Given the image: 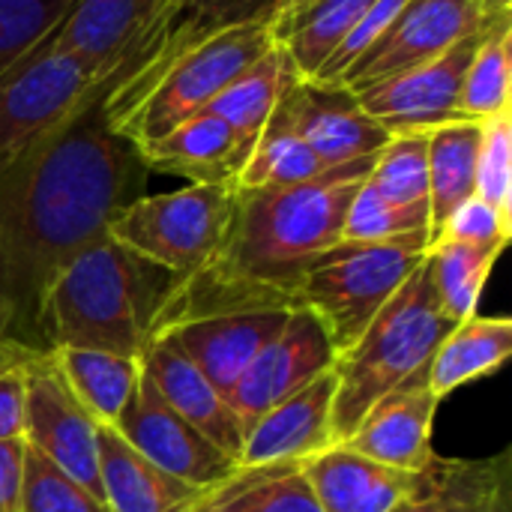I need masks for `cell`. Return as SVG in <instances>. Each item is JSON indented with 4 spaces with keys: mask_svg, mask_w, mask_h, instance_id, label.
Here are the masks:
<instances>
[{
    "mask_svg": "<svg viewBox=\"0 0 512 512\" xmlns=\"http://www.w3.org/2000/svg\"><path fill=\"white\" fill-rule=\"evenodd\" d=\"M24 438L0 441V512L21 510V486H24Z\"/></svg>",
    "mask_w": 512,
    "mask_h": 512,
    "instance_id": "obj_41",
    "label": "cell"
},
{
    "mask_svg": "<svg viewBox=\"0 0 512 512\" xmlns=\"http://www.w3.org/2000/svg\"><path fill=\"white\" fill-rule=\"evenodd\" d=\"M477 198L512 222V111L480 123Z\"/></svg>",
    "mask_w": 512,
    "mask_h": 512,
    "instance_id": "obj_37",
    "label": "cell"
},
{
    "mask_svg": "<svg viewBox=\"0 0 512 512\" xmlns=\"http://www.w3.org/2000/svg\"><path fill=\"white\" fill-rule=\"evenodd\" d=\"M99 480L111 512H192L204 495L147 462L111 426H99Z\"/></svg>",
    "mask_w": 512,
    "mask_h": 512,
    "instance_id": "obj_22",
    "label": "cell"
},
{
    "mask_svg": "<svg viewBox=\"0 0 512 512\" xmlns=\"http://www.w3.org/2000/svg\"><path fill=\"white\" fill-rule=\"evenodd\" d=\"M426 252V237L387 243L339 240L306 267L297 306H306L321 318L342 357L423 264Z\"/></svg>",
    "mask_w": 512,
    "mask_h": 512,
    "instance_id": "obj_5",
    "label": "cell"
},
{
    "mask_svg": "<svg viewBox=\"0 0 512 512\" xmlns=\"http://www.w3.org/2000/svg\"><path fill=\"white\" fill-rule=\"evenodd\" d=\"M480 123L453 120L429 129V243L450 213L477 195Z\"/></svg>",
    "mask_w": 512,
    "mask_h": 512,
    "instance_id": "obj_25",
    "label": "cell"
},
{
    "mask_svg": "<svg viewBox=\"0 0 512 512\" xmlns=\"http://www.w3.org/2000/svg\"><path fill=\"white\" fill-rule=\"evenodd\" d=\"M408 6V0H375L372 6H369V12L360 18V24L351 30V36L336 48V54L327 60V66L318 72V78H312V81H324V84H333L396 18H399V12Z\"/></svg>",
    "mask_w": 512,
    "mask_h": 512,
    "instance_id": "obj_39",
    "label": "cell"
},
{
    "mask_svg": "<svg viewBox=\"0 0 512 512\" xmlns=\"http://www.w3.org/2000/svg\"><path fill=\"white\" fill-rule=\"evenodd\" d=\"M276 45L273 24L252 21L207 36L141 72L123 78L105 93L111 126L138 150L201 114L246 66Z\"/></svg>",
    "mask_w": 512,
    "mask_h": 512,
    "instance_id": "obj_3",
    "label": "cell"
},
{
    "mask_svg": "<svg viewBox=\"0 0 512 512\" xmlns=\"http://www.w3.org/2000/svg\"><path fill=\"white\" fill-rule=\"evenodd\" d=\"M330 171L312 147L294 132V126L273 108L264 132L258 135L243 171L237 174V189H261V186H294L321 177Z\"/></svg>",
    "mask_w": 512,
    "mask_h": 512,
    "instance_id": "obj_30",
    "label": "cell"
},
{
    "mask_svg": "<svg viewBox=\"0 0 512 512\" xmlns=\"http://www.w3.org/2000/svg\"><path fill=\"white\" fill-rule=\"evenodd\" d=\"M51 357L69 390L81 399L93 420L102 426H114L135 393L141 360L90 348H51Z\"/></svg>",
    "mask_w": 512,
    "mask_h": 512,
    "instance_id": "obj_27",
    "label": "cell"
},
{
    "mask_svg": "<svg viewBox=\"0 0 512 512\" xmlns=\"http://www.w3.org/2000/svg\"><path fill=\"white\" fill-rule=\"evenodd\" d=\"M456 321L444 312L432 282L429 258L387 300L351 351L336 360L333 444H345L369 408L408 375L429 366Z\"/></svg>",
    "mask_w": 512,
    "mask_h": 512,
    "instance_id": "obj_4",
    "label": "cell"
},
{
    "mask_svg": "<svg viewBox=\"0 0 512 512\" xmlns=\"http://www.w3.org/2000/svg\"><path fill=\"white\" fill-rule=\"evenodd\" d=\"M162 0H72L48 45L108 84L138 51Z\"/></svg>",
    "mask_w": 512,
    "mask_h": 512,
    "instance_id": "obj_14",
    "label": "cell"
},
{
    "mask_svg": "<svg viewBox=\"0 0 512 512\" xmlns=\"http://www.w3.org/2000/svg\"><path fill=\"white\" fill-rule=\"evenodd\" d=\"M294 81H300V78H297L285 48L276 42L252 66H246L237 78H231L225 84V90L216 93V99L201 114L222 117L237 132L243 147L252 153L258 135L264 132V126L273 114V108L279 105L282 93Z\"/></svg>",
    "mask_w": 512,
    "mask_h": 512,
    "instance_id": "obj_24",
    "label": "cell"
},
{
    "mask_svg": "<svg viewBox=\"0 0 512 512\" xmlns=\"http://www.w3.org/2000/svg\"><path fill=\"white\" fill-rule=\"evenodd\" d=\"M411 237L429 240V207L396 204L384 198L369 180H363L348 204L342 240L387 243V240H411Z\"/></svg>",
    "mask_w": 512,
    "mask_h": 512,
    "instance_id": "obj_34",
    "label": "cell"
},
{
    "mask_svg": "<svg viewBox=\"0 0 512 512\" xmlns=\"http://www.w3.org/2000/svg\"><path fill=\"white\" fill-rule=\"evenodd\" d=\"M18 512H111V507L27 444Z\"/></svg>",
    "mask_w": 512,
    "mask_h": 512,
    "instance_id": "obj_35",
    "label": "cell"
},
{
    "mask_svg": "<svg viewBox=\"0 0 512 512\" xmlns=\"http://www.w3.org/2000/svg\"><path fill=\"white\" fill-rule=\"evenodd\" d=\"M99 426L69 390L51 351L33 354L24 363V441L105 501L99 480Z\"/></svg>",
    "mask_w": 512,
    "mask_h": 512,
    "instance_id": "obj_8",
    "label": "cell"
},
{
    "mask_svg": "<svg viewBox=\"0 0 512 512\" xmlns=\"http://www.w3.org/2000/svg\"><path fill=\"white\" fill-rule=\"evenodd\" d=\"M141 156L150 171L177 174L189 183L234 186L249 150L222 117L195 114L153 144L141 147Z\"/></svg>",
    "mask_w": 512,
    "mask_h": 512,
    "instance_id": "obj_21",
    "label": "cell"
},
{
    "mask_svg": "<svg viewBox=\"0 0 512 512\" xmlns=\"http://www.w3.org/2000/svg\"><path fill=\"white\" fill-rule=\"evenodd\" d=\"M231 201L234 186L210 183L141 195L111 219L108 237L180 279L195 273L216 252L231 216Z\"/></svg>",
    "mask_w": 512,
    "mask_h": 512,
    "instance_id": "obj_6",
    "label": "cell"
},
{
    "mask_svg": "<svg viewBox=\"0 0 512 512\" xmlns=\"http://www.w3.org/2000/svg\"><path fill=\"white\" fill-rule=\"evenodd\" d=\"M174 276L108 234L75 255L42 303V339L51 348H90L141 357Z\"/></svg>",
    "mask_w": 512,
    "mask_h": 512,
    "instance_id": "obj_2",
    "label": "cell"
},
{
    "mask_svg": "<svg viewBox=\"0 0 512 512\" xmlns=\"http://www.w3.org/2000/svg\"><path fill=\"white\" fill-rule=\"evenodd\" d=\"M492 21L477 0H408L399 18L333 84L351 93L381 84L441 57L456 42L483 33Z\"/></svg>",
    "mask_w": 512,
    "mask_h": 512,
    "instance_id": "obj_9",
    "label": "cell"
},
{
    "mask_svg": "<svg viewBox=\"0 0 512 512\" xmlns=\"http://www.w3.org/2000/svg\"><path fill=\"white\" fill-rule=\"evenodd\" d=\"M312 3H315V0H282V3H279V15H276V21H273V33H276L282 24H288L294 15H300L303 9H309Z\"/></svg>",
    "mask_w": 512,
    "mask_h": 512,
    "instance_id": "obj_43",
    "label": "cell"
},
{
    "mask_svg": "<svg viewBox=\"0 0 512 512\" xmlns=\"http://www.w3.org/2000/svg\"><path fill=\"white\" fill-rule=\"evenodd\" d=\"M512 354L510 318L471 315L459 321L429 360V387L438 399H447L459 387L495 375Z\"/></svg>",
    "mask_w": 512,
    "mask_h": 512,
    "instance_id": "obj_23",
    "label": "cell"
},
{
    "mask_svg": "<svg viewBox=\"0 0 512 512\" xmlns=\"http://www.w3.org/2000/svg\"><path fill=\"white\" fill-rule=\"evenodd\" d=\"M477 512H512V447L501 450V468Z\"/></svg>",
    "mask_w": 512,
    "mask_h": 512,
    "instance_id": "obj_42",
    "label": "cell"
},
{
    "mask_svg": "<svg viewBox=\"0 0 512 512\" xmlns=\"http://www.w3.org/2000/svg\"><path fill=\"white\" fill-rule=\"evenodd\" d=\"M279 3L282 0H162L138 51L120 69V75L114 81H108L105 87L111 90L114 84L141 72L144 66H153V63L189 48L207 36H216L222 30L252 24V21L273 24L279 15Z\"/></svg>",
    "mask_w": 512,
    "mask_h": 512,
    "instance_id": "obj_20",
    "label": "cell"
},
{
    "mask_svg": "<svg viewBox=\"0 0 512 512\" xmlns=\"http://www.w3.org/2000/svg\"><path fill=\"white\" fill-rule=\"evenodd\" d=\"M366 180L396 204L429 207V132L390 135Z\"/></svg>",
    "mask_w": 512,
    "mask_h": 512,
    "instance_id": "obj_33",
    "label": "cell"
},
{
    "mask_svg": "<svg viewBox=\"0 0 512 512\" xmlns=\"http://www.w3.org/2000/svg\"><path fill=\"white\" fill-rule=\"evenodd\" d=\"M141 366L150 372L162 399L207 441L225 450L240 462L243 453V423L231 402L201 375V369L189 360V354L177 345L171 333L153 336L141 351Z\"/></svg>",
    "mask_w": 512,
    "mask_h": 512,
    "instance_id": "obj_17",
    "label": "cell"
},
{
    "mask_svg": "<svg viewBox=\"0 0 512 512\" xmlns=\"http://www.w3.org/2000/svg\"><path fill=\"white\" fill-rule=\"evenodd\" d=\"M24 438V363L0 369V441Z\"/></svg>",
    "mask_w": 512,
    "mask_h": 512,
    "instance_id": "obj_40",
    "label": "cell"
},
{
    "mask_svg": "<svg viewBox=\"0 0 512 512\" xmlns=\"http://www.w3.org/2000/svg\"><path fill=\"white\" fill-rule=\"evenodd\" d=\"M333 399H336V366L276 402L255 423L246 426L240 465H300L321 450L333 447Z\"/></svg>",
    "mask_w": 512,
    "mask_h": 512,
    "instance_id": "obj_16",
    "label": "cell"
},
{
    "mask_svg": "<svg viewBox=\"0 0 512 512\" xmlns=\"http://www.w3.org/2000/svg\"><path fill=\"white\" fill-rule=\"evenodd\" d=\"M501 252H504L501 246H483L465 240H435L429 246L426 258H429L435 291L441 297L444 312L456 324L477 315L480 294Z\"/></svg>",
    "mask_w": 512,
    "mask_h": 512,
    "instance_id": "obj_31",
    "label": "cell"
},
{
    "mask_svg": "<svg viewBox=\"0 0 512 512\" xmlns=\"http://www.w3.org/2000/svg\"><path fill=\"white\" fill-rule=\"evenodd\" d=\"M99 87L72 57L39 42L0 75V174Z\"/></svg>",
    "mask_w": 512,
    "mask_h": 512,
    "instance_id": "obj_7",
    "label": "cell"
},
{
    "mask_svg": "<svg viewBox=\"0 0 512 512\" xmlns=\"http://www.w3.org/2000/svg\"><path fill=\"white\" fill-rule=\"evenodd\" d=\"M438 405L441 399L429 387V366H423L369 408L345 447L381 465L420 474L435 456L432 423Z\"/></svg>",
    "mask_w": 512,
    "mask_h": 512,
    "instance_id": "obj_15",
    "label": "cell"
},
{
    "mask_svg": "<svg viewBox=\"0 0 512 512\" xmlns=\"http://www.w3.org/2000/svg\"><path fill=\"white\" fill-rule=\"evenodd\" d=\"M291 309L267 312H231L168 330L201 375L228 399L258 351L282 330Z\"/></svg>",
    "mask_w": 512,
    "mask_h": 512,
    "instance_id": "obj_19",
    "label": "cell"
},
{
    "mask_svg": "<svg viewBox=\"0 0 512 512\" xmlns=\"http://www.w3.org/2000/svg\"><path fill=\"white\" fill-rule=\"evenodd\" d=\"M512 15L495 18L465 69L459 90V117L486 123L512 111Z\"/></svg>",
    "mask_w": 512,
    "mask_h": 512,
    "instance_id": "obj_29",
    "label": "cell"
},
{
    "mask_svg": "<svg viewBox=\"0 0 512 512\" xmlns=\"http://www.w3.org/2000/svg\"><path fill=\"white\" fill-rule=\"evenodd\" d=\"M498 468L501 453L483 462L432 456L420 489L390 512H477L495 483Z\"/></svg>",
    "mask_w": 512,
    "mask_h": 512,
    "instance_id": "obj_32",
    "label": "cell"
},
{
    "mask_svg": "<svg viewBox=\"0 0 512 512\" xmlns=\"http://www.w3.org/2000/svg\"><path fill=\"white\" fill-rule=\"evenodd\" d=\"M336 360L339 351L321 318L306 306H294L282 330L249 363L228 402L246 429L276 402L294 396L297 390L330 372Z\"/></svg>",
    "mask_w": 512,
    "mask_h": 512,
    "instance_id": "obj_11",
    "label": "cell"
},
{
    "mask_svg": "<svg viewBox=\"0 0 512 512\" xmlns=\"http://www.w3.org/2000/svg\"><path fill=\"white\" fill-rule=\"evenodd\" d=\"M111 429L147 462L198 489L219 486L240 468L237 459H231L225 450L207 441L162 399L159 387L153 384L144 366L132 399L126 402L123 414Z\"/></svg>",
    "mask_w": 512,
    "mask_h": 512,
    "instance_id": "obj_10",
    "label": "cell"
},
{
    "mask_svg": "<svg viewBox=\"0 0 512 512\" xmlns=\"http://www.w3.org/2000/svg\"><path fill=\"white\" fill-rule=\"evenodd\" d=\"M372 3L375 0H315L276 30V42L285 48L300 81L318 78Z\"/></svg>",
    "mask_w": 512,
    "mask_h": 512,
    "instance_id": "obj_28",
    "label": "cell"
},
{
    "mask_svg": "<svg viewBox=\"0 0 512 512\" xmlns=\"http://www.w3.org/2000/svg\"><path fill=\"white\" fill-rule=\"evenodd\" d=\"M512 234V222H507L495 207H489L483 198H468L459 204L435 240H465V243H483V246H507ZM432 240V243H435ZM429 243V246H432Z\"/></svg>",
    "mask_w": 512,
    "mask_h": 512,
    "instance_id": "obj_38",
    "label": "cell"
},
{
    "mask_svg": "<svg viewBox=\"0 0 512 512\" xmlns=\"http://www.w3.org/2000/svg\"><path fill=\"white\" fill-rule=\"evenodd\" d=\"M372 159L330 168L294 186H234L216 252L195 273L171 282L150 339L213 315L294 309L312 258L342 240L348 204Z\"/></svg>",
    "mask_w": 512,
    "mask_h": 512,
    "instance_id": "obj_1",
    "label": "cell"
},
{
    "mask_svg": "<svg viewBox=\"0 0 512 512\" xmlns=\"http://www.w3.org/2000/svg\"><path fill=\"white\" fill-rule=\"evenodd\" d=\"M480 9L486 12V18H501V15H512V0H477Z\"/></svg>",
    "mask_w": 512,
    "mask_h": 512,
    "instance_id": "obj_44",
    "label": "cell"
},
{
    "mask_svg": "<svg viewBox=\"0 0 512 512\" xmlns=\"http://www.w3.org/2000/svg\"><path fill=\"white\" fill-rule=\"evenodd\" d=\"M483 33H474L456 42L441 57L399 72L381 84L363 87L354 96L372 120H378L390 135L399 132H429L435 126L462 120L459 117V90L471 54Z\"/></svg>",
    "mask_w": 512,
    "mask_h": 512,
    "instance_id": "obj_12",
    "label": "cell"
},
{
    "mask_svg": "<svg viewBox=\"0 0 512 512\" xmlns=\"http://www.w3.org/2000/svg\"><path fill=\"white\" fill-rule=\"evenodd\" d=\"M72 0H0V75L51 36Z\"/></svg>",
    "mask_w": 512,
    "mask_h": 512,
    "instance_id": "obj_36",
    "label": "cell"
},
{
    "mask_svg": "<svg viewBox=\"0 0 512 512\" xmlns=\"http://www.w3.org/2000/svg\"><path fill=\"white\" fill-rule=\"evenodd\" d=\"M192 512H321L300 465L237 468L219 486L204 489Z\"/></svg>",
    "mask_w": 512,
    "mask_h": 512,
    "instance_id": "obj_26",
    "label": "cell"
},
{
    "mask_svg": "<svg viewBox=\"0 0 512 512\" xmlns=\"http://www.w3.org/2000/svg\"><path fill=\"white\" fill-rule=\"evenodd\" d=\"M300 471L321 512H390L423 483V471L411 474L381 465L345 444H333L300 462Z\"/></svg>",
    "mask_w": 512,
    "mask_h": 512,
    "instance_id": "obj_18",
    "label": "cell"
},
{
    "mask_svg": "<svg viewBox=\"0 0 512 512\" xmlns=\"http://www.w3.org/2000/svg\"><path fill=\"white\" fill-rule=\"evenodd\" d=\"M276 108L327 168L372 159L390 138L342 84L294 81Z\"/></svg>",
    "mask_w": 512,
    "mask_h": 512,
    "instance_id": "obj_13",
    "label": "cell"
}]
</instances>
